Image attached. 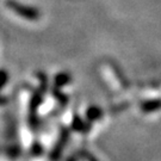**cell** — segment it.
I'll list each match as a JSON object with an SVG mask.
<instances>
[{
    "label": "cell",
    "mask_w": 161,
    "mask_h": 161,
    "mask_svg": "<svg viewBox=\"0 0 161 161\" xmlns=\"http://www.w3.org/2000/svg\"><path fill=\"white\" fill-rule=\"evenodd\" d=\"M72 81V75L69 74L68 72H60L58 74L54 76L53 79V82H54V86L56 88H62V87L67 86L70 84Z\"/></svg>",
    "instance_id": "6"
},
{
    "label": "cell",
    "mask_w": 161,
    "mask_h": 161,
    "mask_svg": "<svg viewBox=\"0 0 161 161\" xmlns=\"http://www.w3.org/2000/svg\"><path fill=\"white\" fill-rule=\"evenodd\" d=\"M8 79H10L8 72L4 68H0V91H1V90L7 85Z\"/></svg>",
    "instance_id": "8"
},
{
    "label": "cell",
    "mask_w": 161,
    "mask_h": 161,
    "mask_svg": "<svg viewBox=\"0 0 161 161\" xmlns=\"http://www.w3.org/2000/svg\"><path fill=\"white\" fill-rule=\"evenodd\" d=\"M72 130L78 132H88L90 128H91V123L90 122L82 119L79 115L73 116V121H72Z\"/></svg>",
    "instance_id": "4"
},
{
    "label": "cell",
    "mask_w": 161,
    "mask_h": 161,
    "mask_svg": "<svg viewBox=\"0 0 161 161\" xmlns=\"http://www.w3.org/2000/svg\"><path fill=\"white\" fill-rule=\"evenodd\" d=\"M5 5L13 13H16L18 17L23 18L25 20L36 22L41 18V11L34 6L25 5V4H22L17 0H6Z\"/></svg>",
    "instance_id": "1"
},
{
    "label": "cell",
    "mask_w": 161,
    "mask_h": 161,
    "mask_svg": "<svg viewBox=\"0 0 161 161\" xmlns=\"http://www.w3.org/2000/svg\"><path fill=\"white\" fill-rule=\"evenodd\" d=\"M31 152H32L34 155H41V154H42L43 148H42V146H41L40 142H34L32 147H31Z\"/></svg>",
    "instance_id": "9"
},
{
    "label": "cell",
    "mask_w": 161,
    "mask_h": 161,
    "mask_svg": "<svg viewBox=\"0 0 161 161\" xmlns=\"http://www.w3.org/2000/svg\"><path fill=\"white\" fill-rule=\"evenodd\" d=\"M69 136H70V132H69L68 129L67 128H62L61 131H60L58 141L54 146V149L52 150V154H50V158H52L53 161H58L60 159V156H61L62 152H64V146L68 142Z\"/></svg>",
    "instance_id": "2"
},
{
    "label": "cell",
    "mask_w": 161,
    "mask_h": 161,
    "mask_svg": "<svg viewBox=\"0 0 161 161\" xmlns=\"http://www.w3.org/2000/svg\"><path fill=\"white\" fill-rule=\"evenodd\" d=\"M159 109H160V99L159 98L147 99L140 104V110L143 114H153V112L159 111Z\"/></svg>",
    "instance_id": "3"
},
{
    "label": "cell",
    "mask_w": 161,
    "mask_h": 161,
    "mask_svg": "<svg viewBox=\"0 0 161 161\" xmlns=\"http://www.w3.org/2000/svg\"><path fill=\"white\" fill-rule=\"evenodd\" d=\"M7 102H8V100H7V98L0 94V106H1V105H6V104H7Z\"/></svg>",
    "instance_id": "10"
},
{
    "label": "cell",
    "mask_w": 161,
    "mask_h": 161,
    "mask_svg": "<svg viewBox=\"0 0 161 161\" xmlns=\"http://www.w3.org/2000/svg\"><path fill=\"white\" fill-rule=\"evenodd\" d=\"M53 94H54V97L56 98V100H58V103L61 104V105H67L68 104V96L64 93L62 91H60V88H54L53 90Z\"/></svg>",
    "instance_id": "7"
},
{
    "label": "cell",
    "mask_w": 161,
    "mask_h": 161,
    "mask_svg": "<svg viewBox=\"0 0 161 161\" xmlns=\"http://www.w3.org/2000/svg\"><path fill=\"white\" fill-rule=\"evenodd\" d=\"M85 116H86L87 122L93 123V122H98L99 119H102V117L104 116V111L98 105H91V106L87 108Z\"/></svg>",
    "instance_id": "5"
}]
</instances>
